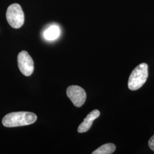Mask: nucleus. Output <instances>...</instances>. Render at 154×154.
I'll return each mask as SVG.
<instances>
[{
    "label": "nucleus",
    "mask_w": 154,
    "mask_h": 154,
    "mask_svg": "<svg viewBox=\"0 0 154 154\" xmlns=\"http://www.w3.org/2000/svg\"><path fill=\"white\" fill-rule=\"evenodd\" d=\"M37 119V116L33 112L20 111L6 114L2 119V125L6 127L28 126L34 123Z\"/></svg>",
    "instance_id": "f257e3e1"
},
{
    "label": "nucleus",
    "mask_w": 154,
    "mask_h": 154,
    "mask_svg": "<svg viewBox=\"0 0 154 154\" xmlns=\"http://www.w3.org/2000/svg\"><path fill=\"white\" fill-rule=\"evenodd\" d=\"M149 76L148 65L145 63L139 65L135 68L128 79V87L132 91L141 88L146 83Z\"/></svg>",
    "instance_id": "f03ea898"
},
{
    "label": "nucleus",
    "mask_w": 154,
    "mask_h": 154,
    "mask_svg": "<svg viewBox=\"0 0 154 154\" xmlns=\"http://www.w3.org/2000/svg\"><path fill=\"white\" fill-rule=\"evenodd\" d=\"M6 17L11 28L19 29L25 21V16L21 6L18 4H13L7 9Z\"/></svg>",
    "instance_id": "7ed1b4c3"
},
{
    "label": "nucleus",
    "mask_w": 154,
    "mask_h": 154,
    "mask_svg": "<svg viewBox=\"0 0 154 154\" xmlns=\"http://www.w3.org/2000/svg\"><path fill=\"white\" fill-rule=\"evenodd\" d=\"M18 68L22 74L25 76H30L34 71V62L32 58L26 51H21L17 57Z\"/></svg>",
    "instance_id": "20e7f679"
},
{
    "label": "nucleus",
    "mask_w": 154,
    "mask_h": 154,
    "mask_svg": "<svg viewBox=\"0 0 154 154\" xmlns=\"http://www.w3.org/2000/svg\"><path fill=\"white\" fill-rule=\"evenodd\" d=\"M66 94L72 103L77 107L82 106L86 99V93L83 88L80 86L72 85L69 86Z\"/></svg>",
    "instance_id": "39448f33"
},
{
    "label": "nucleus",
    "mask_w": 154,
    "mask_h": 154,
    "mask_svg": "<svg viewBox=\"0 0 154 154\" xmlns=\"http://www.w3.org/2000/svg\"><path fill=\"white\" fill-rule=\"evenodd\" d=\"M99 116L100 112L99 110H94L90 112L78 127V132L79 133L87 132L91 128L94 121L98 118Z\"/></svg>",
    "instance_id": "423d86ee"
},
{
    "label": "nucleus",
    "mask_w": 154,
    "mask_h": 154,
    "mask_svg": "<svg viewBox=\"0 0 154 154\" xmlns=\"http://www.w3.org/2000/svg\"><path fill=\"white\" fill-rule=\"evenodd\" d=\"M116 149V145L113 143H106L95 149L92 154H112Z\"/></svg>",
    "instance_id": "0eeeda50"
},
{
    "label": "nucleus",
    "mask_w": 154,
    "mask_h": 154,
    "mask_svg": "<svg viewBox=\"0 0 154 154\" xmlns=\"http://www.w3.org/2000/svg\"><path fill=\"white\" fill-rule=\"evenodd\" d=\"M60 29L57 26H51L44 32V37L48 40H54L60 35Z\"/></svg>",
    "instance_id": "6e6552de"
},
{
    "label": "nucleus",
    "mask_w": 154,
    "mask_h": 154,
    "mask_svg": "<svg viewBox=\"0 0 154 154\" xmlns=\"http://www.w3.org/2000/svg\"><path fill=\"white\" fill-rule=\"evenodd\" d=\"M149 148L154 151V135L149 139Z\"/></svg>",
    "instance_id": "1a4fd4ad"
}]
</instances>
